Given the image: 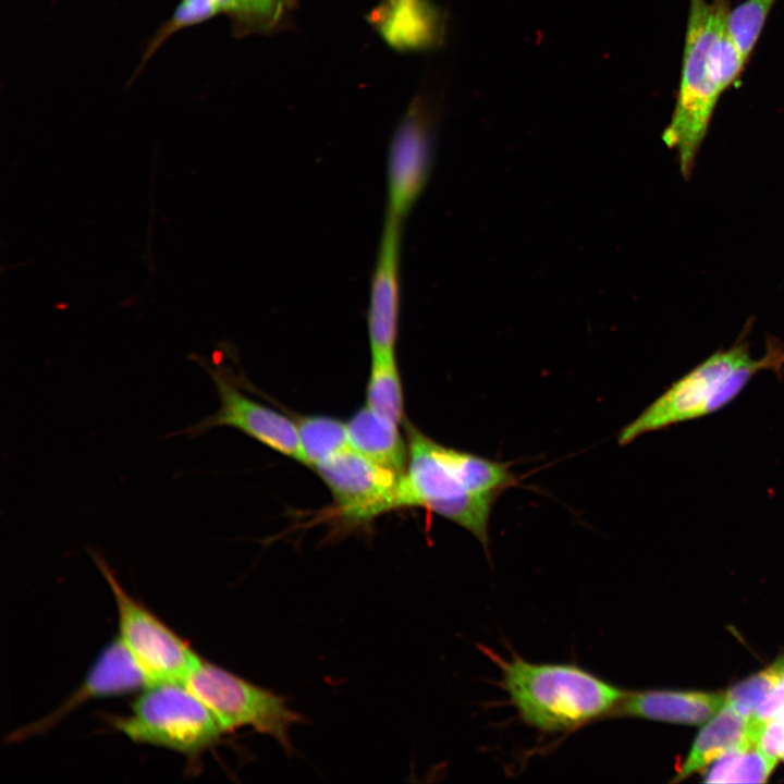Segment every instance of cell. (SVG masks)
Instances as JSON below:
<instances>
[{"label":"cell","instance_id":"cell-15","mask_svg":"<svg viewBox=\"0 0 784 784\" xmlns=\"http://www.w3.org/2000/svg\"><path fill=\"white\" fill-rule=\"evenodd\" d=\"M764 725L755 713L746 715L725 702L699 732L672 782L702 771L751 736L762 734Z\"/></svg>","mask_w":784,"mask_h":784},{"label":"cell","instance_id":"cell-11","mask_svg":"<svg viewBox=\"0 0 784 784\" xmlns=\"http://www.w3.org/2000/svg\"><path fill=\"white\" fill-rule=\"evenodd\" d=\"M402 223L385 216L370 280L367 331L371 357L395 356L401 309Z\"/></svg>","mask_w":784,"mask_h":784},{"label":"cell","instance_id":"cell-6","mask_svg":"<svg viewBox=\"0 0 784 784\" xmlns=\"http://www.w3.org/2000/svg\"><path fill=\"white\" fill-rule=\"evenodd\" d=\"M185 684L213 712L224 733L240 727L271 736L287 752L290 731L305 721L285 698L201 659Z\"/></svg>","mask_w":784,"mask_h":784},{"label":"cell","instance_id":"cell-26","mask_svg":"<svg viewBox=\"0 0 784 784\" xmlns=\"http://www.w3.org/2000/svg\"><path fill=\"white\" fill-rule=\"evenodd\" d=\"M781 758L784 760V746H783V749H782Z\"/></svg>","mask_w":784,"mask_h":784},{"label":"cell","instance_id":"cell-23","mask_svg":"<svg viewBox=\"0 0 784 784\" xmlns=\"http://www.w3.org/2000/svg\"><path fill=\"white\" fill-rule=\"evenodd\" d=\"M218 13H220L218 0H180L171 17L158 29L149 42L143 62L174 33L206 22Z\"/></svg>","mask_w":784,"mask_h":784},{"label":"cell","instance_id":"cell-19","mask_svg":"<svg viewBox=\"0 0 784 784\" xmlns=\"http://www.w3.org/2000/svg\"><path fill=\"white\" fill-rule=\"evenodd\" d=\"M365 405L394 422H406L404 391L395 356L371 357Z\"/></svg>","mask_w":784,"mask_h":784},{"label":"cell","instance_id":"cell-1","mask_svg":"<svg viewBox=\"0 0 784 784\" xmlns=\"http://www.w3.org/2000/svg\"><path fill=\"white\" fill-rule=\"evenodd\" d=\"M744 332L727 350H718L671 384L618 433V444L672 425L698 419L728 405L760 371L784 375V343L768 336L762 357L755 359Z\"/></svg>","mask_w":784,"mask_h":784},{"label":"cell","instance_id":"cell-16","mask_svg":"<svg viewBox=\"0 0 784 784\" xmlns=\"http://www.w3.org/2000/svg\"><path fill=\"white\" fill-rule=\"evenodd\" d=\"M350 446L375 463L404 474L408 443L394 422L363 406L345 422Z\"/></svg>","mask_w":784,"mask_h":784},{"label":"cell","instance_id":"cell-13","mask_svg":"<svg viewBox=\"0 0 784 784\" xmlns=\"http://www.w3.org/2000/svg\"><path fill=\"white\" fill-rule=\"evenodd\" d=\"M725 701V691L670 689L626 691L614 714L697 725L709 721Z\"/></svg>","mask_w":784,"mask_h":784},{"label":"cell","instance_id":"cell-21","mask_svg":"<svg viewBox=\"0 0 784 784\" xmlns=\"http://www.w3.org/2000/svg\"><path fill=\"white\" fill-rule=\"evenodd\" d=\"M220 12L232 21L236 34L268 32L279 25L286 0H218Z\"/></svg>","mask_w":784,"mask_h":784},{"label":"cell","instance_id":"cell-20","mask_svg":"<svg viewBox=\"0 0 784 784\" xmlns=\"http://www.w3.org/2000/svg\"><path fill=\"white\" fill-rule=\"evenodd\" d=\"M777 0H744L730 9L726 29L748 63Z\"/></svg>","mask_w":784,"mask_h":784},{"label":"cell","instance_id":"cell-5","mask_svg":"<svg viewBox=\"0 0 784 784\" xmlns=\"http://www.w3.org/2000/svg\"><path fill=\"white\" fill-rule=\"evenodd\" d=\"M408 460L403 477L405 506L424 507L470 532L488 551L489 524L498 499L474 494L445 446L406 421Z\"/></svg>","mask_w":784,"mask_h":784},{"label":"cell","instance_id":"cell-14","mask_svg":"<svg viewBox=\"0 0 784 784\" xmlns=\"http://www.w3.org/2000/svg\"><path fill=\"white\" fill-rule=\"evenodd\" d=\"M369 21L401 51L431 48L443 35L442 16L430 0H383L371 11Z\"/></svg>","mask_w":784,"mask_h":784},{"label":"cell","instance_id":"cell-24","mask_svg":"<svg viewBox=\"0 0 784 784\" xmlns=\"http://www.w3.org/2000/svg\"><path fill=\"white\" fill-rule=\"evenodd\" d=\"M784 707V682L759 706L755 715L763 723L772 719Z\"/></svg>","mask_w":784,"mask_h":784},{"label":"cell","instance_id":"cell-9","mask_svg":"<svg viewBox=\"0 0 784 784\" xmlns=\"http://www.w3.org/2000/svg\"><path fill=\"white\" fill-rule=\"evenodd\" d=\"M212 379L220 405L204 419L175 434L196 438L216 427H231L269 449L304 464L295 420L253 400L237 385L233 375L213 355L212 362L197 357Z\"/></svg>","mask_w":784,"mask_h":784},{"label":"cell","instance_id":"cell-17","mask_svg":"<svg viewBox=\"0 0 784 784\" xmlns=\"http://www.w3.org/2000/svg\"><path fill=\"white\" fill-rule=\"evenodd\" d=\"M762 734L754 735L733 748L707 773V783H764L773 772L777 761L769 757L760 747Z\"/></svg>","mask_w":784,"mask_h":784},{"label":"cell","instance_id":"cell-3","mask_svg":"<svg viewBox=\"0 0 784 784\" xmlns=\"http://www.w3.org/2000/svg\"><path fill=\"white\" fill-rule=\"evenodd\" d=\"M730 0L689 4L678 93L662 138L677 151L681 174L693 175L719 98L724 93L714 62L713 46L726 26Z\"/></svg>","mask_w":784,"mask_h":784},{"label":"cell","instance_id":"cell-25","mask_svg":"<svg viewBox=\"0 0 784 784\" xmlns=\"http://www.w3.org/2000/svg\"><path fill=\"white\" fill-rule=\"evenodd\" d=\"M703 1H705V0H690L689 3H690V4H695V3H700V2H703Z\"/></svg>","mask_w":784,"mask_h":784},{"label":"cell","instance_id":"cell-8","mask_svg":"<svg viewBox=\"0 0 784 784\" xmlns=\"http://www.w3.org/2000/svg\"><path fill=\"white\" fill-rule=\"evenodd\" d=\"M333 498L334 515L358 527L405 506L404 474L375 463L351 446L314 467Z\"/></svg>","mask_w":784,"mask_h":784},{"label":"cell","instance_id":"cell-2","mask_svg":"<svg viewBox=\"0 0 784 784\" xmlns=\"http://www.w3.org/2000/svg\"><path fill=\"white\" fill-rule=\"evenodd\" d=\"M501 686L520 719L546 733L565 732L614 714L626 691L591 672L564 663H532L491 654Z\"/></svg>","mask_w":784,"mask_h":784},{"label":"cell","instance_id":"cell-12","mask_svg":"<svg viewBox=\"0 0 784 784\" xmlns=\"http://www.w3.org/2000/svg\"><path fill=\"white\" fill-rule=\"evenodd\" d=\"M150 685L121 639L117 637L100 652L81 686L53 712L13 732L10 742L45 733L83 703L98 698L143 690Z\"/></svg>","mask_w":784,"mask_h":784},{"label":"cell","instance_id":"cell-10","mask_svg":"<svg viewBox=\"0 0 784 784\" xmlns=\"http://www.w3.org/2000/svg\"><path fill=\"white\" fill-rule=\"evenodd\" d=\"M433 159V127L419 100L412 103L392 136L387 161L385 216L403 221L428 182Z\"/></svg>","mask_w":784,"mask_h":784},{"label":"cell","instance_id":"cell-4","mask_svg":"<svg viewBox=\"0 0 784 784\" xmlns=\"http://www.w3.org/2000/svg\"><path fill=\"white\" fill-rule=\"evenodd\" d=\"M107 722L134 743L184 755L192 765L224 733L213 712L185 683L150 684L127 715H109Z\"/></svg>","mask_w":784,"mask_h":784},{"label":"cell","instance_id":"cell-22","mask_svg":"<svg viewBox=\"0 0 784 784\" xmlns=\"http://www.w3.org/2000/svg\"><path fill=\"white\" fill-rule=\"evenodd\" d=\"M783 682L784 653L765 669L726 690L725 702L742 713L751 715Z\"/></svg>","mask_w":784,"mask_h":784},{"label":"cell","instance_id":"cell-18","mask_svg":"<svg viewBox=\"0 0 784 784\" xmlns=\"http://www.w3.org/2000/svg\"><path fill=\"white\" fill-rule=\"evenodd\" d=\"M304 464L316 467L350 446L346 424L326 415H305L295 420Z\"/></svg>","mask_w":784,"mask_h":784},{"label":"cell","instance_id":"cell-7","mask_svg":"<svg viewBox=\"0 0 784 784\" xmlns=\"http://www.w3.org/2000/svg\"><path fill=\"white\" fill-rule=\"evenodd\" d=\"M89 553L115 600L119 638L149 683H185L201 658L184 638L126 591L98 552L90 550Z\"/></svg>","mask_w":784,"mask_h":784}]
</instances>
